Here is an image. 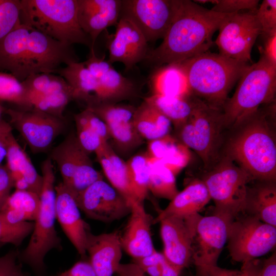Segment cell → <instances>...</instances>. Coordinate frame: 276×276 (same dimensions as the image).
<instances>
[{"label": "cell", "mask_w": 276, "mask_h": 276, "mask_svg": "<svg viewBox=\"0 0 276 276\" xmlns=\"http://www.w3.org/2000/svg\"><path fill=\"white\" fill-rule=\"evenodd\" d=\"M27 97L32 108L52 116L63 119V111L74 100L72 89L57 92L47 95L27 93Z\"/></svg>", "instance_id": "cell-36"}, {"label": "cell", "mask_w": 276, "mask_h": 276, "mask_svg": "<svg viewBox=\"0 0 276 276\" xmlns=\"http://www.w3.org/2000/svg\"><path fill=\"white\" fill-rule=\"evenodd\" d=\"M55 73L63 78L71 87L74 100L83 101L86 104L96 101L98 82L83 62L65 65Z\"/></svg>", "instance_id": "cell-29"}, {"label": "cell", "mask_w": 276, "mask_h": 276, "mask_svg": "<svg viewBox=\"0 0 276 276\" xmlns=\"http://www.w3.org/2000/svg\"><path fill=\"white\" fill-rule=\"evenodd\" d=\"M261 266L255 259L242 264L240 270H231L217 266H212L207 270L208 276H258Z\"/></svg>", "instance_id": "cell-45"}, {"label": "cell", "mask_w": 276, "mask_h": 276, "mask_svg": "<svg viewBox=\"0 0 276 276\" xmlns=\"http://www.w3.org/2000/svg\"><path fill=\"white\" fill-rule=\"evenodd\" d=\"M75 122L84 124L96 133L104 141L108 142L110 137L106 123L88 108L74 116Z\"/></svg>", "instance_id": "cell-44"}, {"label": "cell", "mask_w": 276, "mask_h": 276, "mask_svg": "<svg viewBox=\"0 0 276 276\" xmlns=\"http://www.w3.org/2000/svg\"><path fill=\"white\" fill-rule=\"evenodd\" d=\"M33 227L34 223L31 221L10 224L0 217V243H10L18 246L32 233Z\"/></svg>", "instance_id": "cell-40"}, {"label": "cell", "mask_w": 276, "mask_h": 276, "mask_svg": "<svg viewBox=\"0 0 276 276\" xmlns=\"http://www.w3.org/2000/svg\"><path fill=\"white\" fill-rule=\"evenodd\" d=\"M4 245V244L0 243V249Z\"/></svg>", "instance_id": "cell-55"}, {"label": "cell", "mask_w": 276, "mask_h": 276, "mask_svg": "<svg viewBox=\"0 0 276 276\" xmlns=\"http://www.w3.org/2000/svg\"><path fill=\"white\" fill-rule=\"evenodd\" d=\"M18 258V254L14 250L0 257V276H19L22 273Z\"/></svg>", "instance_id": "cell-46"}, {"label": "cell", "mask_w": 276, "mask_h": 276, "mask_svg": "<svg viewBox=\"0 0 276 276\" xmlns=\"http://www.w3.org/2000/svg\"><path fill=\"white\" fill-rule=\"evenodd\" d=\"M176 130L180 142L195 152L206 171L219 161L226 139L221 110L197 98L192 113Z\"/></svg>", "instance_id": "cell-6"}, {"label": "cell", "mask_w": 276, "mask_h": 276, "mask_svg": "<svg viewBox=\"0 0 276 276\" xmlns=\"http://www.w3.org/2000/svg\"><path fill=\"white\" fill-rule=\"evenodd\" d=\"M61 276H96L90 262L80 261L76 262L69 269L61 273Z\"/></svg>", "instance_id": "cell-48"}, {"label": "cell", "mask_w": 276, "mask_h": 276, "mask_svg": "<svg viewBox=\"0 0 276 276\" xmlns=\"http://www.w3.org/2000/svg\"><path fill=\"white\" fill-rule=\"evenodd\" d=\"M19 276H25L23 273H21Z\"/></svg>", "instance_id": "cell-56"}, {"label": "cell", "mask_w": 276, "mask_h": 276, "mask_svg": "<svg viewBox=\"0 0 276 276\" xmlns=\"http://www.w3.org/2000/svg\"><path fill=\"white\" fill-rule=\"evenodd\" d=\"M122 250L118 231L99 235L88 233L86 252L96 276H113L121 264Z\"/></svg>", "instance_id": "cell-21"}, {"label": "cell", "mask_w": 276, "mask_h": 276, "mask_svg": "<svg viewBox=\"0 0 276 276\" xmlns=\"http://www.w3.org/2000/svg\"><path fill=\"white\" fill-rule=\"evenodd\" d=\"M55 214L63 231L78 252L86 255L88 224L82 218L76 199L61 182L55 186Z\"/></svg>", "instance_id": "cell-18"}, {"label": "cell", "mask_w": 276, "mask_h": 276, "mask_svg": "<svg viewBox=\"0 0 276 276\" xmlns=\"http://www.w3.org/2000/svg\"><path fill=\"white\" fill-rule=\"evenodd\" d=\"M75 198L88 218L104 223L119 220L131 211L130 202L103 179L94 182Z\"/></svg>", "instance_id": "cell-14"}, {"label": "cell", "mask_w": 276, "mask_h": 276, "mask_svg": "<svg viewBox=\"0 0 276 276\" xmlns=\"http://www.w3.org/2000/svg\"><path fill=\"white\" fill-rule=\"evenodd\" d=\"M239 80L234 95L227 98L221 110L227 130L239 126L261 105L275 102L276 65L262 54Z\"/></svg>", "instance_id": "cell-5"}, {"label": "cell", "mask_w": 276, "mask_h": 276, "mask_svg": "<svg viewBox=\"0 0 276 276\" xmlns=\"http://www.w3.org/2000/svg\"><path fill=\"white\" fill-rule=\"evenodd\" d=\"M133 122L140 136L148 141L169 134L172 124L164 114L145 100L136 108Z\"/></svg>", "instance_id": "cell-31"}, {"label": "cell", "mask_w": 276, "mask_h": 276, "mask_svg": "<svg viewBox=\"0 0 276 276\" xmlns=\"http://www.w3.org/2000/svg\"><path fill=\"white\" fill-rule=\"evenodd\" d=\"M259 108L226 139L223 154L254 180L275 181V103Z\"/></svg>", "instance_id": "cell-2"}, {"label": "cell", "mask_w": 276, "mask_h": 276, "mask_svg": "<svg viewBox=\"0 0 276 276\" xmlns=\"http://www.w3.org/2000/svg\"><path fill=\"white\" fill-rule=\"evenodd\" d=\"M149 82L152 94L181 97L191 95L186 77L177 63L156 68Z\"/></svg>", "instance_id": "cell-32"}, {"label": "cell", "mask_w": 276, "mask_h": 276, "mask_svg": "<svg viewBox=\"0 0 276 276\" xmlns=\"http://www.w3.org/2000/svg\"><path fill=\"white\" fill-rule=\"evenodd\" d=\"M258 276H276L275 252L263 262Z\"/></svg>", "instance_id": "cell-52"}, {"label": "cell", "mask_w": 276, "mask_h": 276, "mask_svg": "<svg viewBox=\"0 0 276 276\" xmlns=\"http://www.w3.org/2000/svg\"><path fill=\"white\" fill-rule=\"evenodd\" d=\"M181 271L165 259L162 266L160 276H179Z\"/></svg>", "instance_id": "cell-53"}, {"label": "cell", "mask_w": 276, "mask_h": 276, "mask_svg": "<svg viewBox=\"0 0 276 276\" xmlns=\"http://www.w3.org/2000/svg\"><path fill=\"white\" fill-rule=\"evenodd\" d=\"M227 242L232 259L243 264L275 247L276 227L251 215H239L230 225Z\"/></svg>", "instance_id": "cell-9"}, {"label": "cell", "mask_w": 276, "mask_h": 276, "mask_svg": "<svg viewBox=\"0 0 276 276\" xmlns=\"http://www.w3.org/2000/svg\"><path fill=\"white\" fill-rule=\"evenodd\" d=\"M135 111L130 106L116 107L110 110L104 119L110 139L116 147L124 152L134 149L143 142L133 124Z\"/></svg>", "instance_id": "cell-24"}, {"label": "cell", "mask_w": 276, "mask_h": 276, "mask_svg": "<svg viewBox=\"0 0 276 276\" xmlns=\"http://www.w3.org/2000/svg\"><path fill=\"white\" fill-rule=\"evenodd\" d=\"M115 274L116 276H146L144 271L134 262L121 263Z\"/></svg>", "instance_id": "cell-51"}, {"label": "cell", "mask_w": 276, "mask_h": 276, "mask_svg": "<svg viewBox=\"0 0 276 276\" xmlns=\"http://www.w3.org/2000/svg\"><path fill=\"white\" fill-rule=\"evenodd\" d=\"M40 206L39 195L29 190L11 194L0 211V217L10 224L34 221Z\"/></svg>", "instance_id": "cell-28"}, {"label": "cell", "mask_w": 276, "mask_h": 276, "mask_svg": "<svg viewBox=\"0 0 276 276\" xmlns=\"http://www.w3.org/2000/svg\"><path fill=\"white\" fill-rule=\"evenodd\" d=\"M95 154L109 183L130 203L137 201L130 183L126 162L118 155L108 142Z\"/></svg>", "instance_id": "cell-26"}, {"label": "cell", "mask_w": 276, "mask_h": 276, "mask_svg": "<svg viewBox=\"0 0 276 276\" xmlns=\"http://www.w3.org/2000/svg\"><path fill=\"white\" fill-rule=\"evenodd\" d=\"M49 157L56 163L65 186L75 174L94 165L89 154L80 145L73 132L52 150Z\"/></svg>", "instance_id": "cell-23"}, {"label": "cell", "mask_w": 276, "mask_h": 276, "mask_svg": "<svg viewBox=\"0 0 276 276\" xmlns=\"http://www.w3.org/2000/svg\"><path fill=\"white\" fill-rule=\"evenodd\" d=\"M0 101L14 104L22 109L32 108L21 82L11 74L2 71H0Z\"/></svg>", "instance_id": "cell-38"}, {"label": "cell", "mask_w": 276, "mask_h": 276, "mask_svg": "<svg viewBox=\"0 0 276 276\" xmlns=\"http://www.w3.org/2000/svg\"><path fill=\"white\" fill-rule=\"evenodd\" d=\"M177 64L190 95L221 110L229 91L250 65L208 51Z\"/></svg>", "instance_id": "cell-3"}, {"label": "cell", "mask_w": 276, "mask_h": 276, "mask_svg": "<svg viewBox=\"0 0 276 276\" xmlns=\"http://www.w3.org/2000/svg\"><path fill=\"white\" fill-rule=\"evenodd\" d=\"M21 83L26 92L40 95L72 89L63 78L53 73L34 74Z\"/></svg>", "instance_id": "cell-37"}, {"label": "cell", "mask_w": 276, "mask_h": 276, "mask_svg": "<svg viewBox=\"0 0 276 276\" xmlns=\"http://www.w3.org/2000/svg\"><path fill=\"white\" fill-rule=\"evenodd\" d=\"M149 157L150 165L149 191L155 197L171 201L179 192L176 176L161 162L149 156Z\"/></svg>", "instance_id": "cell-34"}, {"label": "cell", "mask_w": 276, "mask_h": 276, "mask_svg": "<svg viewBox=\"0 0 276 276\" xmlns=\"http://www.w3.org/2000/svg\"><path fill=\"white\" fill-rule=\"evenodd\" d=\"M147 153L161 162L175 176L187 165L190 159L188 148L170 134L148 141Z\"/></svg>", "instance_id": "cell-27"}, {"label": "cell", "mask_w": 276, "mask_h": 276, "mask_svg": "<svg viewBox=\"0 0 276 276\" xmlns=\"http://www.w3.org/2000/svg\"><path fill=\"white\" fill-rule=\"evenodd\" d=\"M129 218L120 240L123 250L133 260L147 256L156 249L153 245L151 225L152 220L146 211L143 202H131Z\"/></svg>", "instance_id": "cell-19"}, {"label": "cell", "mask_w": 276, "mask_h": 276, "mask_svg": "<svg viewBox=\"0 0 276 276\" xmlns=\"http://www.w3.org/2000/svg\"><path fill=\"white\" fill-rule=\"evenodd\" d=\"M42 185L39 195L40 206L28 244L21 255L22 261L36 270L44 267L46 255L52 249H59L61 240L55 229V176L50 157L42 163Z\"/></svg>", "instance_id": "cell-7"}, {"label": "cell", "mask_w": 276, "mask_h": 276, "mask_svg": "<svg viewBox=\"0 0 276 276\" xmlns=\"http://www.w3.org/2000/svg\"><path fill=\"white\" fill-rule=\"evenodd\" d=\"M130 183L138 201L144 202L149 192L150 174L149 157L147 152L132 156L126 162Z\"/></svg>", "instance_id": "cell-35"}, {"label": "cell", "mask_w": 276, "mask_h": 276, "mask_svg": "<svg viewBox=\"0 0 276 276\" xmlns=\"http://www.w3.org/2000/svg\"><path fill=\"white\" fill-rule=\"evenodd\" d=\"M90 51L88 58L83 63L98 82L94 102L114 103L137 95V88L132 80L121 75L104 57H97L94 49Z\"/></svg>", "instance_id": "cell-15"}, {"label": "cell", "mask_w": 276, "mask_h": 276, "mask_svg": "<svg viewBox=\"0 0 276 276\" xmlns=\"http://www.w3.org/2000/svg\"><path fill=\"white\" fill-rule=\"evenodd\" d=\"M197 3H211L214 6L211 9L223 14H235L244 10L256 11L259 1L257 0H207L194 1Z\"/></svg>", "instance_id": "cell-42"}, {"label": "cell", "mask_w": 276, "mask_h": 276, "mask_svg": "<svg viewBox=\"0 0 276 276\" xmlns=\"http://www.w3.org/2000/svg\"><path fill=\"white\" fill-rule=\"evenodd\" d=\"M193 220L169 217L159 222L163 254L167 261L181 271L192 261Z\"/></svg>", "instance_id": "cell-17"}, {"label": "cell", "mask_w": 276, "mask_h": 276, "mask_svg": "<svg viewBox=\"0 0 276 276\" xmlns=\"http://www.w3.org/2000/svg\"><path fill=\"white\" fill-rule=\"evenodd\" d=\"M6 166L11 175L20 174L26 180L30 190L40 195L42 177L39 175L28 154L21 147L12 132L7 141Z\"/></svg>", "instance_id": "cell-30"}, {"label": "cell", "mask_w": 276, "mask_h": 276, "mask_svg": "<svg viewBox=\"0 0 276 276\" xmlns=\"http://www.w3.org/2000/svg\"><path fill=\"white\" fill-rule=\"evenodd\" d=\"M208 189L201 179L191 181L161 210L152 220V224L159 223L167 218L187 219L197 214L210 201Z\"/></svg>", "instance_id": "cell-22"}, {"label": "cell", "mask_w": 276, "mask_h": 276, "mask_svg": "<svg viewBox=\"0 0 276 276\" xmlns=\"http://www.w3.org/2000/svg\"><path fill=\"white\" fill-rule=\"evenodd\" d=\"M228 15L205 8L194 1L180 0L162 43L150 51L144 61L157 68L207 52L214 43V33Z\"/></svg>", "instance_id": "cell-1"}, {"label": "cell", "mask_w": 276, "mask_h": 276, "mask_svg": "<svg viewBox=\"0 0 276 276\" xmlns=\"http://www.w3.org/2000/svg\"><path fill=\"white\" fill-rule=\"evenodd\" d=\"M3 108L0 106V117H1V113H2V111H3ZM0 119H1V118H0Z\"/></svg>", "instance_id": "cell-54"}, {"label": "cell", "mask_w": 276, "mask_h": 276, "mask_svg": "<svg viewBox=\"0 0 276 276\" xmlns=\"http://www.w3.org/2000/svg\"><path fill=\"white\" fill-rule=\"evenodd\" d=\"M197 99L192 95L181 97L152 94L144 100L164 114L177 130L192 113Z\"/></svg>", "instance_id": "cell-33"}, {"label": "cell", "mask_w": 276, "mask_h": 276, "mask_svg": "<svg viewBox=\"0 0 276 276\" xmlns=\"http://www.w3.org/2000/svg\"><path fill=\"white\" fill-rule=\"evenodd\" d=\"M260 53L276 65V34L264 38V46L261 48Z\"/></svg>", "instance_id": "cell-50"}, {"label": "cell", "mask_w": 276, "mask_h": 276, "mask_svg": "<svg viewBox=\"0 0 276 276\" xmlns=\"http://www.w3.org/2000/svg\"><path fill=\"white\" fill-rule=\"evenodd\" d=\"M12 132V127L4 120L0 119V165L6 158L7 141L9 135Z\"/></svg>", "instance_id": "cell-49"}, {"label": "cell", "mask_w": 276, "mask_h": 276, "mask_svg": "<svg viewBox=\"0 0 276 276\" xmlns=\"http://www.w3.org/2000/svg\"><path fill=\"white\" fill-rule=\"evenodd\" d=\"M255 15L264 38L276 34V1L264 0Z\"/></svg>", "instance_id": "cell-41"}, {"label": "cell", "mask_w": 276, "mask_h": 276, "mask_svg": "<svg viewBox=\"0 0 276 276\" xmlns=\"http://www.w3.org/2000/svg\"><path fill=\"white\" fill-rule=\"evenodd\" d=\"M234 220L214 213L209 216H199L192 234V261L196 268V276H208V269L217 266Z\"/></svg>", "instance_id": "cell-10"}, {"label": "cell", "mask_w": 276, "mask_h": 276, "mask_svg": "<svg viewBox=\"0 0 276 276\" xmlns=\"http://www.w3.org/2000/svg\"><path fill=\"white\" fill-rule=\"evenodd\" d=\"M180 0H122L120 17L130 20L146 41L164 37L178 9Z\"/></svg>", "instance_id": "cell-11"}, {"label": "cell", "mask_w": 276, "mask_h": 276, "mask_svg": "<svg viewBox=\"0 0 276 276\" xmlns=\"http://www.w3.org/2000/svg\"><path fill=\"white\" fill-rule=\"evenodd\" d=\"M75 124L78 143L88 154L96 153L107 143L87 125L78 122Z\"/></svg>", "instance_id": "cell-43"}, {"label": "cell", "mask_w": 276, "mask_h": 276, "mask_svg": "<svg viewBox=\"0 0 276 276\" xmlns=\"http://www.w3.org/2000/svg\"><path fill=\"white\" fill-rule=\"evenodd\" d=\"M116 32L108 43L109 59L112 64L122 63L127 70L144 60L149 51L148 42L137 27L129 19L120 17Z\"/></svg>", "instance_id": "cell-16"}, {"label": "cell", "mask_w": 276, "mask_h": 276, "mask_svg": "<svg viewBox=\"0 0 276 276\" xmlns=\"http://www.w3.org/2000/svg\"><path fill=\"white\" fill-rule=\"evenodd\" d=\"M201 179L214 202L213 213L233 219L243 213L248 183L254 179L230 157L223 154Z\"/></svg>", "instance_id": "cell-8"}, {"label": "cell", "mask_w": 276, "mask_h": 276, "mask_svg": "<svg viewBox=\"0 0 276 276\" xmlns=\"http://www.w3.org/2000/svg\"><path fill=\"white\" fill-rule=\"evenodd\" d=\"M78 19L83 31L90 37L93 45L100 33L108 27L116 26L121 9V0H77Z\"/></svg>", "instance_id": "cell-20"}, {"label": "cell", "mask_w": 276, "mask_h": 276, "mask_svg": "<svg viewBox=\"0 0 276 276\" xmlns=\"http://www.w3.org/2000/svg\"><path fill=\"white\" fill-rule=\"evenodd\" d=\"M4 111L11 126L17 130L34 153L47 151L65 127L64 118L34 108H9Z\"/></svg>", "instance_id": "cell-13"}, {"label": "cell", "mask_w": 276, "mask_h": 276, "mask_svg": "<svg viewBox=\"0 0 276 276\" xmlns=\"http://www.w3.org/2000/svg\"><path fill=\"white\" fill-rule=\"evenodd\" d=\"M13 180L6 165H0V211L11 194Z\"/></svg>", "instance_id": "cell-47"}, {"label": "cell", "mask_w": 276, "mask_h": 276, "mask_svg": "<svg viewBox=\"0 0 276 276\" xmlns=\"http://www.w3.org/2000/svg\"><path fill=\"white\" fill-rule=\"evenodd\" d=\"M21 24L63 43H78L94 49L91 40L81 28L77 0H20Z\"/></svg>", "instance_id": "cell-4"}, {"label": "cell", "mask_w": 276, "mask_h": 276, "mask_svg": "<svg viewBox=\"0 0 276 276\" xmlns=\"http://www.w3.org/2000/svg\"><path fill=\"white\" fill-rule=\"evenodd\" d=\"M20 0H0V40L20 26Z\"/></svg>", "instance_id": "cell-39"}, {"label": "cell", "mask_w": 276, "mask_h": 276, "mask_svg": "<svg viewBox=\"0 0 276 276\" xmlns=\"http://www.w3.org/2000/svg\"><path fill=\"white\" fill-rule=\"evenodd\" d=\"M256 11H242L228 15L218 29L219 34L215 42L219 54L247 63L251 61L252 48L261 34Z\"/></svg>", "instance_id": "cell-12"}, {"label": "cell", "mask_w": 276, "mask_h": 276, "mask_svg": "<svg viewBox=\"0 0 276 276\" xmlns=\"http://www.w3.org/2000/svg\"><path fill=\"white\" fill-rule=\"evenodd\" d=\"M257 181L248 187L243 213L276 227L275 181Z\"/></svg>", "instance_id": "cell-25"}, {"label": "cell", "mask_w": 276, "mask_h": 276, "mask_svg": "<svg viewBox=\"0 0 276 276\" xmlns=\"http://www.w3.org/2000/svg\"><path fill=\"white\" fill-rule=\"evenodd\" d=\"M57 276H61V275H60V274L58 275Z\"/></svg>", "instance_id": "cell-57"}]
</instances>
